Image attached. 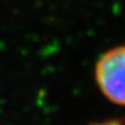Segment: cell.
Returning <instances> with one entry per match:
<instances>
[{
  "mask_svg": "<svg viewBox=\"0 0 125 125\" xmlns=\"http://www.w3.org/2000/svg\"><path fill=\"white\" fill-rule=\"evenodd\" d=\"M94 76L98 87L106 99L125 105V45L104 52L95 62Z\"/></svg>",
  "mask_w": 125,
  "mask_h": 125,
  "instance_id": "1",
  "label": "cell"
},
{
  "mask_svg": "<svg viewBox=\"0 0 125 125\" xmlns=\"http://www.w3.org/2000/svg\"><path fill=\"white\" fill-rule=\"evenodd\" d=\"M95 125H125V119L113 120V121L104 122V123H101V124H95Z\"/></svg>",
  "mask_w": 125,
  "mask_h": 125,
  "instance_id": "2",
  "label": "cell"
}]
</instances>
